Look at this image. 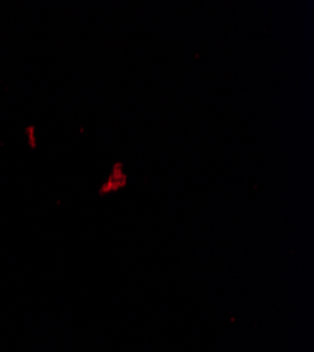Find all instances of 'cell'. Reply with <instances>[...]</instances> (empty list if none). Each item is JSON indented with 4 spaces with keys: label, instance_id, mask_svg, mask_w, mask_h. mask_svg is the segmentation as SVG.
<instances>
[{
    "label": "cell",
    "instance_id": "1",
    "mask_svg": "<svg viewBox=\"0 0 314 352\" xmlns=\"http://www.w3.org/2000/svg\"><path fill=\"white\" fill-rule=\"evenodd\" d=\"M127 185V175L123 172V165L117 164L116 166H113V172L109 176L107 182L102 186L100 193L107 195L111 192H117L119 189L124 188Z\"/></svg>",
    "mask_w": 314,
    "mask_h": 352
}]
</instances>
